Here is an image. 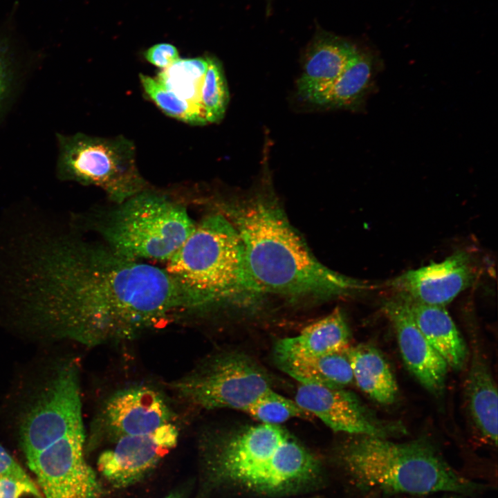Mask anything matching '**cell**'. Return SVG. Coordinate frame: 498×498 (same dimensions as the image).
Wrapping results in <instances>:
<instances>
[{
  "label": "cell",
  "instance_id": "obj_1",
  "mask_svg": "<svg viewBox=\"0 0 498 498\" xmlns=\"http://www.w3.org/2000/svg\"><path fill=\"white\" fill-rule=\"evenodd\" d=\"M67 293L44 321L46 335L87 347L133 340L201 303L167 270L121 256L107 246L71 254Z\"/></svg>",
  "mask_w": 498,
  "mask_h": 498
},
{
  "label": "cell",
  "instance_id": "obj_2",
  "mask_svg": "<svg viewBox=\"0 0 498 498\" xmlns=\"http://www.w3.org/2000/svg\"><path fill=\"white\" fill-rule=\"evenodd\" d=\"M218 206L237 230L250 274L263 295L329 299L367 289L365 283L331 270L314 257L270 187Z\"/></svg>",
  "mask_w": 498,
  "mask_h": 498
},
{
  "label": "cell",
  "instance_id": "obj_3",
  "mask_svg": "<svg viewBox=\"0 0 498 498\" xmlns=\"http://www.w3.org/2000/svg\"><path fill=\"white\" fill-rule=\"evenodd\" d=\"M207 487L264 495L298 492L320 476L318 459L286 430L261 423L203 441Z\"/></svg>",
  "mask_w": 498,
  "mask_h": 498
},
{
  "label": "cell",
  "instance_id": "obj_4",
  "mask_svg": "<svg viewBox=\"0 0 498 498\" xmlns=\"http://www.w3.org/2000/svg\"><path fill=\"white\" fill-rule=\"evenodd\" d=\"M166 270L196 293L207 310L250 307L263 295L250 274L237 230L221 212L196 223Z\"/></svg>",
  "mask_w": 498,
  "mask_h": 498
},
{
  "label": "cell",
  "instance_id": "obj_5",
  "mask_svg": "<svg viewBox=\"0 0 498 498\" xmlns=\"http://www.w3.org/2000/svg\"><path fill=\"white\" fill-rule=\"evenodd\" d=\"M340 459L353 480L366 489L422 495L471 492L477 488L422 440L396 443L358 435L342 446Z\"/></svg>",
  "mask_w": 498,
  "mask_h": 498
},
{
  "label": "cell",
  "instance_id": "obj_6",
  "mask_svg": "<svg viewBox=\"0 0 498 498\" xmlns=\"http://www.w3.org/2000/svg\"><path fill=\"white\" fill-rule=\"evenodd\" d=\"M195 225L181 205L145 189L118 204L100 231L107 246L121 256L168 261Z\"/></svg>",
  "mask_w": 498,
  "mask_h": 498
},
{
  "label": "cell",
  "instance_id": "obj_7",
  "mask_svg": "<svg viewBox=\"0 0 498 498\" xmlns=\"http://www.w3.org/2000/svg\"><path fill=\"white\" fill-rule=\"evenodd\" d=\"M57 138L62 178L98 186L117 204L146 189L136 163L134 145L127 138L82 133L58 134Z\"/></svg>",
  "mask_w": 498,
  "mask_h": 498
},
{
  "label": "cell",
  "instance_id": "obj_8",
  "mask_svg": "<svg viewBox=\"0 0 498 498\" xmlns=\"http://www.w3.org/2000/svg\"><path fill=\"white\" fill-rule=\"evenodd\" d=\"M184 401L205 409L245 411L272 389L266 371L248 356L225 352L201 361L169 383Z\"/></svg>",
  "mask_w": 498,
  "mask_h": 498
},
{
  "label": "cell",
  "instance_id": "obj_9",
  "mask_svg": "<svg viewBox=\"0 0 498 498\" xmlns=\"http://www.w3.org/2000/svg\"><path fill=\"white\" fill-rule=\"evenodd\" d=\"M173 418L166 399L155 388L138 385L120 389L104 400L93 419L86 448L152 432Z\"/></svg>",
  "mask_w": 498,
  "mask_h": 498
},
{
  "label": "cell",
  "instance_id": "obj_10",
  "mask_svg": "<svg viewBox=\"0 0 498 498\" xmlns=\"http://www.w3.org/2000/svg\"><path fill=\"white\" fill-rule=\"evenodd\" d=\"M85 434L68 437L27 461L44 498H101L102 488L84 456Z\"/></svg>",
  "mask_w": 498,
  "mask_h": 498
},
{
  "label": "cell",
  "instance_id": "obj_11",
  "mask_svg": "<svg viewBox=\"0 0 498 498\" xmlns=\"http://www.w3.org/2000/svg\"><path fill=\"white\" fill-rule=\"evenodd\" d=\"M295 401L335 432L387 439L405 432L403 425L381 420L344 387L300 384Z\"/></svg>",
  "mask_w": 498,
  "mask_h": 498
},
{
  "label": "cell",
  "instance_id": "obj_12",
  "mask_svg": "<svg viewBox=\"0 0 498 498\" xmlns=\"http://www.w3.org/2000/svg\"><path fill=\"white\" fill-rule=\"evenodd\" d=\"M472 255L463 250L440 262L406 271L388 281L393 296L419 304L445 306L469 288L477 277Z\"/></svg>",
  "mask_w": 498,
  "mask_h": 498
},
{
  "label": "cell",
  "instance_id": "obj_13",
  "mask_svg": "<svg viewBox=\"0 0 498 498\" xmlns=\"http://www.w3.org/2000/svg\"><path fill=\"white\" fill-rule=\"evenodd\" d=\"M178 430L172 423L152 432L127 436L102 452L97 466L102 475L117 488L133 486L148 476L178 443Z\"/></svg>",
  "mask_w": 498,
  "mask_h": 498
},
{
  "label": "cell",
  "instance_id": "obj_14",
  "mask_svg": "<svg viewBox=\"0 0 498 498\" xmlns=\"http://www.w3.org/2000/svg\"><path fill=\"white\" fill-rule=\"evenodd\" d=\"M383 311L394 326L408 369L430 392L442 393L449 367L420 331L406 302L392 296L384 303Z\"/></svg>",
  "mask_w": 498,
  "mask_h": 498
},
{
  "label": "cell",
  "instance_id": "obj_15",
  "mask_svg": "<svg viewBox=\"0 0 498 498\" xmlns=\"http://www.w3.org/2000/svg\"><path fill=\"white\" fill-rule=\"evenodd\" d=\"M358 50L338 36L322 30L317 32L304 52L303 71L297 82L299 96L308 102L329 86Z\"/></svg>",
  "mask_w": 498,
  "mask_h": 498
},
{
  "label": "cell",
  "instance_id": "obj_16",
  "mask_svg": "<svg viewBox=\"0 0 498 498\" xmlns=\"http://www.w3.org/2000/svg\"><path fill=\"white\" fill-rule=\"evenodd\" d=\"M351 333L338 307L324 317L305 327L299 335L279 340L274 358H305L347 351Z\"/></svg>",
  "mask_w": 498,
  "mask_h": 498
},
{
  "label": "cell",
  "instance_id": "obj_17",
  "mask_svg": "<svg viewBox=\"0 0 498 498\" xmlns=\"http://www.w3.org/2000/svg\"><path fill=\"white\" fill-rule=\"evenodd\" d=\"M468 410L479 434L497 444L498 396L496 384L487 361L474 344L465 384Z\"/></svg>",
  "mask_w": 498,
  "mask_h": 498
},
{
  "label": "cell",
  "instance_id": "obj_18",
  "mask_svg": "<svg viewBox=\"0 0 498 498\" xmlns=\"http://www.w3.org/2000/svg\"><path fill=\"white\" fill-rule=\"evenodd\" d=\"M403 300L420 331L448 366L456 371L462 369L468 359V349L445 306Z\"/></svg>",
  "mask_w": 498,
  "mask_h": 498
},
{
  "label": "cell",
  "instance_id": "obj_19",
  "mask_svg": "<svg viewBox=\"0 0 498 498\" xmlns=\"http://www.w3.org/2000/svg\"><path fill=\"white\" fill-rule=\"evenodd\" d=\"M353 380L375 401L393 403L398 395L396 378L381 352L371 344H360L347 351Z\"/></svg>",
  "mask_w": 498,
  "mask_h": 498
},
{
  "label": "cell",
  "instance_id": "obj_20",
  "mask_svg": "<svg viewBox=\"0 0 498 498\" xmlns=\"http://www.w3.org/2000/svg\"><path fill=\"white\" fill-rule=\"evenodd\" d=\"M374 66L371 56L358 50L337 79L308 102L333 109L360 106L371 87Z\"/></svg>",
  "mask_w": 498,
  "mask_h": 498
},
{
  "label": "cell",
  "instance_id": "obj_21",
  "mask_svg": "<svg viewBox=\"0 0 498 498\" xmlns=\"http://www.w3.org/2000/svg\"><path fill=\"white\" fill-rule=\"evenodd\" d=\"M347 351L312 358L274 359L281 370L300 384L344 387L354 382Z\"/></svg>",
  "mask_w": 498,
  "mask_h": 498
},
{
  "label": "cell",
  "instance_id": "obj_22",
  "mask_svg": "<svg viewBox=\"0 0 498 498\" xmlns=\"http://www.w3.org/2000/svg\"><path fill=\"white\" fill-rule=\"evenodd\" d=\"M208 64V55L179 57L162 69L156 79L167 89L204 114L201 95Z\"/></svg>",
  "mask_w": 498,
  "mask_h": 498
},
{
  "label": "cell",
  "instance_id": "obj_23",
  "mask_svg": "<svg viewBox=\"0 0 498 498\" xmlns=\"http://www.w3.org/2000/svg\"><path fill=\"white\" fill-rule=\"evenodd\" d=\"M208 62L201 99L207 123H216L224 117L229 91L221 62L212 55H208Z\"/></svg>",
  "mask_w": 498,
  "mask_h": 498
},
{
  "label": "cell",
  "instance_id": "obj_24",
  "mask_svg": "<svg viewBox=\"0 0 498 498\" xmlns=\"http://www.w3.org/2000/svg\"><path fill=\"white\" fill-rule=\"evenodd\" d=\"M145 93L167 116L193 125L207 124L205 116L189 102L164 87L156 78L140 74Z\"/></svg>",
  "mask_w": 498,
  "mask_h": 498
},
{
  "label": "cell",
  "instance_id": "obj_25",
  "mask_svg": "<svg viewBox=\"0 0 498 498\" xmlns=\"http://www.w3.org/2000/svg\"><path fill=\"white\" fill-rule=\"evenodd\" d=\"M261 423L277 425L293 418L311 415L292 400L270 390L244 411Z\"/></svg>",
  "mask_w": 498,
  "mask_h": 498
},
{
  "label": "cell",
  "instance_id": "obj_26",
  "mask_svg": "<svg viewBox=\"0 0 498 498\" xmlns=\"http://www.w3.org/2000/svg\"><path fill=\"white\" fill-rule=\"evenodd\" d=\"M144 57L151 64L164 69L179 58L177 48L169 43H159L149 47Z\"/></svg>",
  "mask_w": 498,
  "mask_h": 498
},
{
  "label": "cell",
  "instance_id": "obj_27",
  "mask_svg": "<svg viewBox=\"0 0 498 498\" xmlns=\"http://www.w3.org/2000/svg\"><path fill=\"white\" fill-rule=\"evenodd\" d=\"M3 477L20 482H32L23 468L0 444V478Z\"/></svg>",
  "mask_w": 498,
  "mask_h": 498
},
{
  "label": "cell",
  "instance_id": "obj_28",
  "mask_svg": "<svg viewBox=\"0 0 498 498\" xmlns=\"http://www.w3.org/2000/svg\"><path fill=\"white\" fill-rule=\"evenodd\" d=\"M10 82V61L7 45L0 42V104Z\"/></svg>",
  "mask_w": 498,
  "mask_h": 498
},
{
  "label": "cell",
  "instance_id": "obj_29",
  "mask_svg": "<svg viewBox=\"0 0 498 498\" xmlns=\"http://www.w3.org/2000/svg\"><path fill=\"white\" fill-rule=\"evenodd\" d=\"M21 483L10 478H0V498H17Z\"/></svg>",
  "mask_w": 498,
  "mask_h": 498
},
{
  "label": "cell",
  "instance_id": "obj_30",
  "mask_svg": "<svg viewBox=\"0 0 498 498\" xmlns=\"http://www.w3.org/2000/svg\"><path fill=\"white\" fill-rule=\"evenodd\" d=\"M17 498H44L33 482L21 483Z\"/></svg>",
  "mask_w": 498,
  "mask_h": 498
},
{
  "label": "cell",
  "instance_id": "obj_31",
  "mask_svg": "<svg viewBox=\"0 0 498 498\" xmlns=\"http://www.w3.org/2000/svg\"><path fill=\"white\" fill-rule=\"evenodd\" d=\"M189 486L181 487L169 493L164 498H187Z\"/></svg>",
  "mask_w": 498,
  "mask_h": 498
}]
</instances>
